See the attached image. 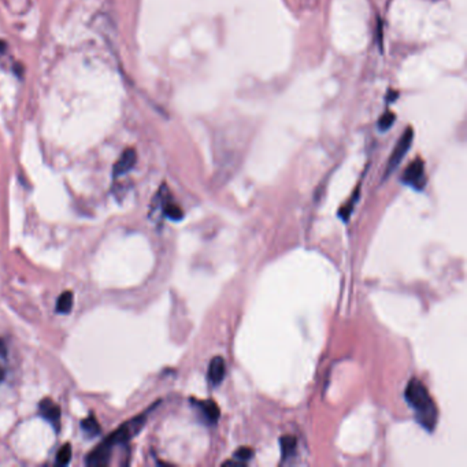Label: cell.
I'll return each mask as SVG.
<instances>
[{
    "label": "cell",
    "instance_id": "30bf717a",
    "mask_svg": "<svg viewBox=\"0 0 467 467\" xmlns=\"http://www.w3.org/2000/svg\"><path fill=\"white\" fill-rule=\"evenodd\" d=\"M81 429L86 435V437H90V439L99 436L100 432H102L100 425H99V422L96 421V418L93 415H89L88 418H85L81 422Z\"/></svg>",
    "mask_w": 467,
    "mask_h": 467
},
{
    "label": "cell",
    "instance_id": "4fadbf2b",
    "mask_svg": "<svg viewBox=\"0 0 467 467\" xmlns=\"http://www.w3.org/2000/svg\"><path fill=\"white\" fill-rule=\"evenodd\" d=\"M72 454H73V450H72V446L68 443L65 444L57 454V465L59 466H66L70 464V459H72Z\"/></svg>",
    "mask_w": 467,
    "mask_h": 467
},
{
    "label": "cell",
    "instance_id": "52a82bcc",
    "mask_svg": "<svg viewBox=\"0 0 467 467\" xmlns=\"http://www.w3.org/2000/svg\"><path fill=\"white\" fill-rule=\"evenodd\" d=\"M192 404L196 407L202 419L209 425H216L220 419L221 411L216 401L213 400H192Z\"/></svg>",
    "mask_w": 467,
    "mask_h": 467
},
{
    "label": "cell",
    "instance_id": "ba28073f",
    "mask_svg": "<svg viewBox=\"0 0 467 467\" xmlns=\"http://www.w3.org/2000/svg\"><path fill=\"white\" fill-rule=\"evenodd\" d=\"M136 160H137V155L133 149H128L126 151H124V154L120 156V159L115 162L113 167V177L117 178L120 175L129 173L135 167Z\"/></svg>",
    "mask_w": 467,
    "mask_h": 467
},
{
    "label": "cell",
    "instance_id": "8fae6325",
    "mask_svg": "<svg viewBox=\"0 0 467 467\" xmlns=\"http://www.w3.org/2000/svg\"><path fill=\"white\" fill-rule=\"evenodd\" d=\"M280 447H281L283 459L287 461V459L292 458L295 451H296V439L292 437V436H284L280 440Z\"/></svg>",
    "mask_w": 467,
    "mask_h": 467
},
{
    "label": "cell",
    "instance_id": "6da1fadb",
    "mask_svg": "<svg viewBox=\"0 0 467 467\" xmlns=\"http://www.w3.org/2000/svg\"><path fill=\"white\" fill-rule=\"evenodd\" d=\"M150 411L140 414L122 426H120L115 432H113L107 439H104L99 447H96L92 452H89L85 458L86 466H107L110 465L111 454L115 448L126 446L146 425L147 417Z\"/></svg>",
    "mask_w": 467,
    "mask_h": 467
},
{
    "label": "cell",
    "instance_id": "5b68a950",
    "mask_svg": "<svg viewBox=\"0 0 467 467\" xmlns=\"http://www.w3.org/2000/svg\"><path fill=\"white\" fill-rule=\"evenodd\" d=\"M156 200L159 202V207L162 209V213L166 218H169L171 221H181L184 218L182 210L173 202L166 185H163L160 188V191L158 192Z\"/></svg>",
    "mask_w": 467,
    "mask_h": 467
},
{
    "label": "cell",
    "instance_id": "e0dca14e",
    "mask_svg": "<svg viewBox=\"0 0 467 467\" xmlns=\"http://www.w3.org/2000/svg\"><path fill=\"white\" fill-rule=\"evenodd\" d=\"M6 355H7V348L4 343L0 340V358H6Z\"/></svg>",
    "mask_w": 467,
    "mask_h": 467
},
{
    "label": "cell",
    "instance_id": "7c38bea8",
    "mask_svg": "<svg viewBox=\"0 0 467 467\" xmlns=\"http://www.w3.org/2000/svg\"><path fill=\"white\" fill-rule=\"evenodd\" d=\"M73 303H75V296L72 291H65L57 302V312L59 314H69L73 309Z\"/></svg>",
    "mask_w": 467,
    "mask_h": 467
},
{
    "label": "cell",
    "instance_id": "8992f818",
    "mask_svg": "<svg viewBox=\"0 0 467 467\" xmlns=\"http://www.w3.org/2000/svg\"><path fill=\"white\" fill-rule=\"evenodd\" d=\"M39 414L41 418H44L47 422L53 425L55 432H59L62 412H61V407L57 403H54L50 397L43 399L39 404Z\"/></svg>",
    "mask_w": 467,
    "mask_h": 467
},
{
    "label": "cell",
    "instance_id": "5bb4252c",
    "mask_svg": "<svg viewBox=\"0 0 467 467\" xmlns=\"http://www.w3.org/2000/svg\"><path fill=\"white\" fill-rule=\"evenodd\" d=\"M359 198V189L352 195V198L350 199V202L348 203H345V206L339 211V216H340V218L344 221V222H347L348 220H350V216H351V213H352V210H354V207H355V203H356V199Z\"/></svg>",
    "mask_w": 467,
    "mask_h": 467
},
{
    "label": "cell",
    "instance_id": "2e32d148",
    "mask_svg": "<svg viewBox=\"0 0 467 467\" xmlns=\"http://www.w3.org/2000/svg\"><path fill=\"white\" fill-rule=\"evenodd\" d=\"M252 457H254V451L251 448H247V447H242V448H240L234 452V459L241 461V462H247Z\"/></svg>",
    "mask_w": 467,
    "mask_h": 467
},
{
    "label": "cell",
    "instance_id": "3957f363",
    "mask_svg": "<svg viewBox=\"0 0 467 467\" xmlns=\"http://www.w3.org/2000/svg\"><path fill=\"white\" fill-rule=\"evenodd\" d=\"M412 140H414V131H412V128H407L406 132L401 135V137L397 140V143H396V146H394V149L390 154V160H388V164H387V170H385V178L399 167V164L401 163V160L408 153V150L412 144Z\"/></svg>",
    "mask_w": 467,
    "mask_h": 467
},
{
    "label": "cell",
    "instance_id": "9a60e30c",
    "mask_svg": "<svg viewBox=\"0 0 467 467\" xmlns=\"http://www.w3.org/2000/svg\"><path fill=\"white\" fill-rule=\"evenodd\" d=\"M394 120H396V115H394L392 111H387V113L379 120V128L381 129V132H387L390 128H392Z\"/></svg>",
    "mask_w": 467,
    "mask_h": 467
},
{
    "label": "cell",
    "instance_id": "7a4b0ae2",
    "mask_svg": "<svg viewBox=\"0 0 467 467\" xmlns=\"http://www.w3.org/2000/svg\"><path fill=\"white\" fill-rule=\"evenodd\" d=\"M404 397L407 404L412 408L417 422L425 430L432 433L437 425V408L426 387L419 380L411 379L404 392Z\"/></svg>",
    "mask_w": 467,
    "mask_h": 467
},
{
    "label": "cell",
    "instance_id": "9c48e42d",
    "mask_svg": "<svg viewBox=\"0 0 467 467\" xmlns=\"http://www.w3.org/2000/svg\"><path fill=\"white\" fill-rule=\"evenodd\" d=\"M225 373H227V366H225V361L222 356H214L210 366H209V381L213 387H218L224 379H225Z\"/></svg>",
    "mask_w": 467,
    "mask_h": 467
},
{
    "label": "cell",
    "instance_id": "277c9868",
    "mask_svg": "<svg viewBox=\"0 0 467 467\" xmlns=\"http://www.w3.org/2000/svg\"><path fill=\"white\" fill-rule=\"evenodd\" d=\"M401 182L404 185L411 187L415 191H423L426 185V175H425V163L418 158L411 162L401 175Z\"/></svg>",
    "mask_w": 467,
    "mask_h": 467
}]
</instances>
